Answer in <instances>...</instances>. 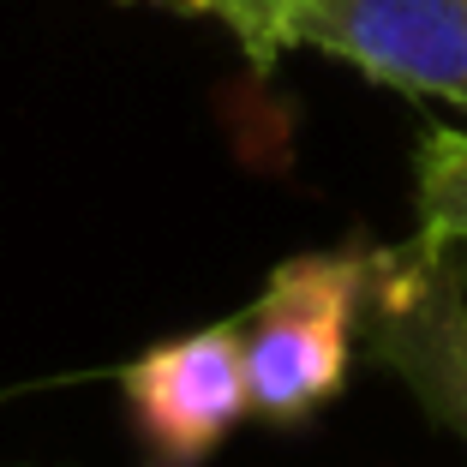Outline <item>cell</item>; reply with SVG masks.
Instances as JSON below:
<instances>
[{
    "label": "cell",
    "mask_w": 467,
    "mask_h": 467,
    "mask_svg": "<svg viewBox=\"0 0 467 467\" xmlns=\"http://www.w3.org/2000/svg\"><path fill=\"white\" fill-rule=\"evenodd\" d=\"M413 198H420V228L467 240V132L431 126L413 150Z\"/></svg>",
    "instance_id": "5"
},
{
    "label": "cell",
    "mask_w": 467,
    "mask_h": 467,
    "mask_svg": "<svg viewBox=\"0 0 467 467\" xmlns=\"http://www.w3.org/2000/svg\"><path fill=\"white\" fill-rule=\"evenodd\" d=\"M359 288H366V252H306L275 264L264 294L234 317L252 413L294 426L342 396L359 330Z\"/></svg>",
    "instance_id": "1"
},
{
    "label": "cell",
    "mask_w": 467,
    "mask_h": 467,
    "mask_svg": "<svg viewBox=\"0 0 467 467\" xmlns=\"http://www.w3.org/2000/svg\"><path fill=\"white\" fill-rule=\"evenodd\" d=\"M138 438L162 467H192L252 413L240 324H210L180 342L150 348L120 371Z\"/></svg>",
    "instance_id": "4"
},
{
    "label": "cell",
    "mask_w": 467,
    "mask_h": 467,
    "mask_svg": "<svg viewBox=\"0 0 467 467\" xmlns=\"http://www.w3.org/2000/svg\"><path fill=\"white\" fill-rule=\"evenodd\" d=\"M354 336L467 438V240L420 228L408 246L366 252Z\"/></svg>",
    "instance_id": "2"
},
{
    "label": "cell",
    "mask_w": 467,
    "mask_h": 467,
    "mask_svg": "<svg viewBox=\"0 0 467 467\" xmlns=\"http://www.w3.org/2000/svg\"><path fill=\"white\" fill-rule=\"evenodd\" d=\"M180 13L216 18L240 48H246L252 72H270L288 55V0H168Z\"/></svg>",
    "instance_id": "6"
},
{
    "label": "cell",
    "mask_w": 467,
    "mask_h": 467,
    "mask_svg": "<svg viewBox=\"0 0 467 467\" xmlns=\"http://www.w3.org/2000/svg\"><path fill=\"white\" fill-rule=\"evenodd\" d=\"M288 48L467 109V0H288Z\"/></svg>",
    "instance_id": "3"
}]
</instances>
